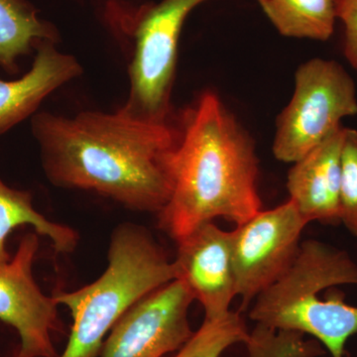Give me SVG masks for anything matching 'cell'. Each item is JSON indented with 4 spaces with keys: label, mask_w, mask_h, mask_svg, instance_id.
Here are the masks:
<instances>
[{
    "label": "cell",
    "mask_w": 357,
    "mask_h": 357,
    "mask_svg": "<svg viewBox=\"0 0 357 357\" xmlns=\"http://www.w3.org/2000/svg\"><path fill=\"white\" fill-rule=\"evenodd\" d=\"M31 130L52 184L107 197L132 211L158 213L172 192L178 129L169 122L83 112H38Z\"/></svg>",
    "instance_id": "obj_1"
},
{
    "label": "cell",
    "mask_w": 357,
    "mask_h": 357,
    "mask_svg": "<svg viewBox=\"0 0 357 357\" xmlns=\"http://www.w3.org/2000/svg\"><path fill=\"white\" fill-rule=\"evenodd\" d=\"M82 73L79 61L59 51L56 42H41L26 74L13 81L0 77V136L36 114L47 96Z\"/></svg>",
    "instance_id": "obj_12"
},
{
    "label": "cell",
    "mask_w": 357,
    "mask_h": 357,
    "mask_svg": "<svg viewBox=\"0 0 357 357\" xmlns=\"http://www.w3.org/2000/svg\"><path fill=\"white\" fill-rule=\"evenodd\" d=\"M58 40L55 26L40 18L27 0H0V69L7 74H17L20 59L41 42Z\"/></svg>",
    "instance_id": "obj_13"
},
{
    "label": "cell",
    "mask_w": 357,
    "mask_h": 357,
    "mask_svg": "<svg viewBox=\"0 0 357 357\" xmlns=\"http://www.w3.org/2000/svg\"><path fill=\"white\" fill-rule=\"evenodd\" d=\"M22 225H31L37 234L50 239L54 249L63 255L72 253L79 243L76 230L51 222L36 211L29 192L13 189L0 180V265L11 259L6 244L9 234Z\"/></svg>",
    "instance_id": "obj_14"
},
{
    "label": "cell",
    "mask_w": 357,
    "mask_h": 357,
    "mask_svg": "<svg viewBox=\"0 0 357 357\" xmlns=\"http://www.w3.org/2000/svg\"><path fill=\"white\" fill-rule=\"evenodd\" d=\"M340 222L357 236V131L344 128L340 190Z\"/></svg>",
    "instance_id": "obj_18"
},
{
    "label": "cell",
    "mask_w": 357,
    "mask_h": 357,
    "mask_svg": "<svg viewBox=\"0 0 357 357\" xmlns=\"http://www.w3.org/2000/svg\"><path fill=\"white\" fill-rule=\"evenodd\" d=\"M194 296L175 280L138 300L103 342L100 357H163L192 337L188 312Z\"/></svg>",
    "instance_id": "obj_8"
},
{
    "label": "cell",
    "mask_w": 357,
    "mask_h": 357,
    "mask_svg": "<svg viewBox=\"0 0 357 357\" xmlns=\"http://www.w3.org/2000/svg\"><path fill=\"white\" fill-rule=\"evenodd\" d=\"M107 269L102 276L73 292L56 293L69 309L72 332L61 357H98L103 337L122 314L147 294L175 280L174 263L144 227L124 222L110 236Z\"/></svg>",
    "instance_id": "obj_4"
},
{
    "label": "cell",
    "mask_w": 357,
    "mask_h": 357,
    "mask_svg": "<svg viewBox=\"0 0 357 357\" xmlns=\"http://www.w3.org/2000/svg\"><path fill=\"white\" fill-rule=\"evenodd\" d=\"M281 35L326 41L337 20V0H258Z\"/></svg>",
    "instance_id": "obj_15"
},
{
    "label": "cell",
    "mask_w": 357,
    "mask_h": 357,
    "mask_svg": "<svg viewBox=\"0 0 357 357\" xmlns=\"http://www.w3.org/2000/svg\"><path fill=\"white\" fill-rule=\"evenodd\" d=\"M249 332L241 314L229 312L218 318H204L203 325L175 357H220L236 344H245Z\"/></svg>",
    "instance_id": "obj_16"
},
{
    "label": "cell",
    "mask_w": 357,
    "mask_h": 357,
    "mask_svg": "<svg viewBox=\"0 0 357 357\" xmlns=\"http://www.w3.org/2000/svg\"><path fill=\"white\" fill-rule=\"evenodd\" d=\"M337 17L344 25V54L357 70V0H337Z\"/></svg>",
    "instance_id": "obj_19"
},
{
    "label": "cell",
    "mask_w": 357,
    "mask_h": 357,
    "mask_svg": "<svg viewBox=\"0 0 357 357\" xmlns=\"http://www.w3.org/2000/svg\"><path fill=\"white\" fill-rule=\"evenodd\" d=\"M39 237L21 238L15 255L0 265V321L20 337L16 357H58L51 333L59 328L57 302L42 292L33 276Z\"/></svg>",
    "instance_id": "obj_9"
},
{
    "label": "cell",
    "mask_w": 357,
    "mask_h": 357,
    "mask_svg": "<svg viewBox=\"0 0 357 357\" xmlns=\"http://www.w3.org/2000/svg\"><path fill=\"white\" fill-rule=\"evenodd\" d=\"M176 243V279L201 303L204 318L225 316L236 296L231 231L206 222Z\"/></svg>",
    "instance_id": "obj_10"
},
{
    "label": "cell",
    "mask_w": 357,
    "mask_h": 357,
    "mask_svg": "<svg viewBox=\"0 0 357 357\" xmlns=\"http://www.w3.org/2000/svg\"><path fill=\"white\" fill-rule=\"evenodd\" d=\"M357 285V264L344 251L317 241L300 244L295 259L278 280L256 297L249 317L256 324L311 335L332 357H344L345 344L357 333V307L344 294L331 290Z\"/></svg>",
    "instance_id": "obj_3"
},
{
    "label": "cell",
    "mask_w": 357,
    "mask_h": 357,
    "mask_svg": "<svg viewBox=\"0 0 357 357\" xmlns=\"http://www.w3.org/2000/svg\"><path fill=\"white\" fill-rule=\"evenodd\" d=\"M246 357H319L325 347L314 338L296 331L277 330L256 324L245 344Z\"/></svg>",
    "instance_id": "obj_17"
},
{
    "label": "cell",
    "mask_w": 357,
    "mask_h": 357,
    "mask_svg": "<svg viewBox=\"0 0 357 357\" xmlns=\"http://www.w3.org/2000/svg\"><path fill=\"white\" fill-rule=\"evenodd\" d=\"M206 0H161L138 9L129 34L130 89L122 112L142 121L169 122L183 26Z\"/></svg>",
    "instance_id": "obj_5"
},
{
    "label": "cell",
    "mask_w": 357,
    "mask_h": 357,
    "mask_svg": "<svg viewBox=\"0 0 357 357\" xmlns=\"http://www.w3.org/2000/svg\"><path fill=\"white\" fill-rule=\"evenodd\" d=\"M178 134L160 229L177 241L215 218L239 225L262 211L255 141L215 93L199 96Z\"/></svg>",
    "instance_id": "obj_2"
},
{
    "label": "cell",
    "mask_w": 357,
    "mask_h": 357,
    "mask_svg": "<svg viewBox=\"0 0 357 357\" xmlns=\"http://www.w3.org/2000/svg\"><path fill=\"white\" fill-rule=\"evenodd\" d=\"M344 128H338L289 171L287 189L307 223H340V190Z\"/></svg>",
    "instance_id": "obj_11"
},
{
    "label": "cell",
    "mask_w": 357,
    "mask_h": 357,
    "mask_svg": "<svg viewBox=\"0 0 357 357\" xmlns=\"http://www.w3.org/2000/svg\"><path fill=\"white\" fill-rule=\"evenodd\" d=\"M307 222L292 199L272 210L260 211L231 231L236 296L241 311L278 280L292 264Z\"/></svg>",
    "instance_id": "obj_7"
},
{
    "label": "cell",
    "mask_w": 357,
    "mask_h": 357,
    "mask_svg": "<svg viewBox=\"0 0 357 357\" xmlns=\"http://www.w3.org/2000/svg\"><path fill=\"white\" fill-rule=\"evenodd\" d=\"M357 114L356 86L335 61L312 59L298 68L290 102L277 117L273 153L295 163Z\"/></svg>",
    "instance_id": "obj_6"
}]
</instances>
